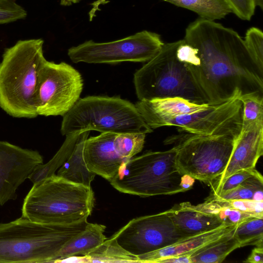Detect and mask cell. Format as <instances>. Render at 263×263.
<instances>
[{"label": "cell", "instance_id": "9c48e42d", "mask_svg": "<svg viewBox=\"0 0 263 263\" xmlns=\"http://www.w3.org/2000/svg\"><path fill=\"white\" fill-rule=\"evenodd\" d=\"M164 44L160 34L143 30L112 42L97 43L87 41L69 48L67 54L75 63L147 62L157 54Z\"/></svg>", "mask_w": 263, "mask_h": 263}, {"label": "cell", "instance_id": "e575fe53", "mask_svg": "<svg viewBox=\"0 0 263 263\" xmlns=\"http://www.w3.org/2000/svg\"><path fill=\"white\" fill-rule=\"evenodd\" d=\"M81 0H61V5L62 6H70L72 4L79 2Z\"/></svg>", "mask_w": 263, "mask_h": 263}, {"label": "cell", "instance_id": "2e32d148", "mask_svg": "<svg viewBox=\"0 0 263 263\" xmlns=\"http://www.w3.org/2000/svg\"><path fill=\"white\" fill-rule=\"evenodd\" d=\"M166 212L176 228L185 237L211 231L225 224L216 215L196 210L189 202L176 204Z\"/></svg>", "mask_w": 263, "mask_h": 263}, {"label": "cell", "instance_id": "8992f818", "mask_svg": "<svg viewBox=\"0 0 263 263\" xmlns=\"http://www.w3.org/2000/svg\"><path fill=\"white\" fill-rule=\"evenodd\" d=\"M96 130L101 133H152L135 104L119 97L87 96L80 98L64 116L61 133Z\"/></svg>", "mask_w": 263, "mask_h": 263}, {"label": "cell", "instance_id": "cb8c5ba5", "mask_svg": "<svg viewBox=\"0 0 263 263\" xmlns=\"http://www.w3.org/2000/svg\"><path fill=\"white\" fill-rule=\"evenodd\" d=\"M263 189V178L259 173L246 179L237 187L218 195L213 196L211 199L218 200L236 199L252 200L254 192Z\"/></svg>", "mask_w": 263, "mask_h": 263}, {"label": "cell", "instance_id": "7402d4cb", "mask_svg": "<svg viewBox=\"0 0 263 263\" xmlns=\"http://www.w3.org/2000/svg\"><path fill=\"white\" fill-rule=\"evenodd\" d=\"M77 132L66 136V139L54 156L46 163L38 165L28 179L34 184L55 174V171L67 160L71 154L80 134Z\"/></svg>", "mask_w": 263, "mask_h": 263}, {"label": "cell", "instance_id": "8fae6325", "mask_svg": "<svg viewBox=\"0 0 263 263\" xmlns=\"http://www.w3.org/2000/svg\"><path fill=\"white\" fill-rule=\"evenodd\" d=\"M146 134L104 133L86 139L84 158L88 169L109 182L122 164L140 153Z\"/></svg>", "mask_w": 263, "mask_h": 263}, {"label": "cell", "instance_id": "1f68e13d", "mask_svg": "<svg viewBox=\"0 0 263 263\" xmlns=\"http://www.w3.org/2000/svg\"><path fill=\"white\" fill-rule=\"evenodd\" d=\"M247 263H263V247L254 248L248 257L243 261Z\"/></svg>", "mask_w": 263, "mask_h": 263}, {"label": "cell", "instance_id": "44dd1931", "mask_svg": "<svg viewBox=\"0 0 263 263\" xmlns=\"http://www.w3.org/2000/svg\"><path fill=\"white\" fill-rule=\"evenodd\" d=\"M188 9L199 17L212 21L220 20L232 13L226 0H161Z\"/></svg>", "mask_w": 263, "mask_h": 263}, {"label": "cell", "instance_id": "d6a6232c", "mask_svg": "<svg viewBox=\"0 0 263 263\" xmlns=\"http://www.w3.org/2000/svg\"><path fill=\"white\" fill-rule=\"evenodd\" d=\"M191 263L189 255L170 257L160 260L158 263Z\"/></svg>", "mask_w": 263, "mask_h": 263}, {"label": "cell", "instance_id": "83f0119b", "mask_svg": "<svg viewBox=\"0 0 263 263\" xmlns=\"http://www.w3.org/2000/svg\"><path fill=\"white\" fill-rule=\"evenodd\" d=\"M259 173V172L255 168L239 171L227 178L217 189L213 192V196L224 193L237 187L247 178Z\"/></svg>", "mask_w": 263, "mask_h": 263}, {"label": "cell", "instance_id": "603a6c76", "mask_svg": "<svg viewBox=\"0 0 263 263\" xmlns=\"http://www.w3.org/2000/svg\"><path fill=\"white\" fill-rule=\"evenodd\" d=\"M240 247H263V217L252 216L239 223L233 233Z\"/></svg>", "mask_w": 263, "mask_h": 263}, {"label": "cell", "instance_id": "3957f363", "mask_svg": "<svg viewBox=\"0 0 263 263\" xmlns=\"http://www.w3.org/2000/svg\"><path fill=\"white\" fill-rule=\"evenodd\" d=\"M88 223L85 219L69 224L43 223L22 216L0 223V263L54 262L64 245Z\"/></svg>", "mask_w": 263, "mask_h": 263}, {"label": "cell", "instance_id": "30bf717a", "mask_svg": "<svg viewBox=\"0 0 263 263\" xmlns=\"http://www.w3.org/2000/svg\"><path fill=\"white\" fill-rule=\"evenodd\" d=\"M83 88L77 70L65 62L46 60L39 71L35 91L37 116H64L80 99Z\"/></svg>", "mask_w": 263, "mask_h": 263}, {"label": "cell", "instance_id": "4dcf8cb0", "mask_svg": "<svg viewBox=\"0 0 263 263\" xmlns=\"http://www.w3.org/2000/svg\"><path fill=\"white\" fill-rule=\"evenodd\" d=\"M216 215L219 219L225 224H237L252 216H262L253 213L245 212L227 206H221Z\"/></svg>", "mask_w": 263, "mask_h": 263}, {"label": "cell", "instance_id": "4fadbf2b", "mask_svg": "<svg viewBox=\"0 0 263 263\" xmlns=\"http://www.w3.org/2000/svg\"><path fill=\"white\" fill-rule=\"evenodd\" d=\"M43 163L38 151L0 140V206L17 198L18 187Z\"/></svg>", "mask_w": 263, "mask_h": 263}, {"label": "cell", "instance_id": "ac0fdd59", "mask_svg": "<svg viewBox=\"0 0 263 263\" xmlns=\"http://www.w3.org/2000/svg\"><path fill=\"white\" fill-rule=\"evenodd\" d=\"M90 131L82 132L74 147L57 175L71 182L90 186L96 174L90 171L84 158V146Z\"/></svg>", "mask_w": 263, "mask_h": 263}, {"label": "cell", "instance_id": "5b68a950", "mask_svg": "<svg viewBox=\"0 0 263 263\" xmlns=\"http://www.w3.org/2000/svg\"><path fill=\"white\" fill-rule=\"evenodd\" d=\"M181 40L164 43L134 75L139 101L179 97L197 104L210 103L189 70L176 56Z\"/></svg>", "mask_w": 263, "mask_h": 263}, {"label": "cell", "instance_id": "7a4b0ae2", "mask_svg": "<svg viewBox=\"0 0 263 263\" xmlns=\"http://www.w3.org/2000/svg\"><path fill=\"white\" fill-rule=\"evenodd\" d=\"M41 39L18 41L0 63V107L17 118L37 117L35 95L39 71L46 60Z\"/></svg>", "mask_w": 263, "mask_h": 263}, {"label": "cell", "instance_id": "ba28073f", "mask_svg": "<svg viewBox=\"0 0 263 263\" xmlns=\"http://www.w3.org/2000/svg\"><path fill=\"white\" fill-rule=\"evenodd\" d=\"M180 132L164 142L177 148V164L180 172L211 184L224 172L237 137Z\"/></svg>", "mask_w": 263, "mask_h": 263}, {"label": "cell", "instance_id": "836d02e7", "mask_svg": "<svg viewBox=\"0 0 263 263\" xmlns=\"http://www.w3.org/2000/svg\"><path fill=\"white\" fill-rule=\"evenodd\" d=\"M195 179L187 174H184L182 178L180 183V186L182 189L183 192L190 190L195 182Z\"/></svg>", "mask_w": 263, "mask_h": 263}, {"label": "cell", "instance_id": "f546056e", "mask_svg": "<svg viewBox=\"0 0 263 263\" xmlns=\"http://www.w3.org/2000/svg\"><path fill=\"white\" fill-rule=\"evenodd\" d=\"M232 11L238 18L249 21L255 14V0H226Z\"/></svg>", "mask_w": 263, "mask_h": 263}, {"label": "cell", "instance_id": "4316f807", "mask_svg": "<svg viewBox=\"0 0 263 263\" xmlns=\"http://www.w3.org/2000/svg\"><path fill=\"white\" fill-rule=\"evenodd\" d=\"M26 10L17 4L16 0H0V24L8 23L24 19Z\"/></svg>", "mask_w": 263, "mask_h": 263}, {"label": "cell", "instance_id": "277c9868", "mask_svg": "<svg viewBox=\"0 0 263 263\" xmlns=\"http://www.w3.org/2000/svg\"><path fill=\"white\" fill-rule=\"evenodd\" d=\"M94 203L91 186L54 174L33 184L24 199L22 216L43 223L72 224L87 219Z\"/></svg>", "mask_w": 263, "mask_h": 263}, {"label": "cell", "instance_id": "6da1fadb", "mask_svg": "<svg viewBox=\"0 0 263 263\" xmlns=\"http://www.w3.org/2000/svg\"><path fill=\"white\" fill-rule=\"evenodd\" d=\"M176 56L211 104L227 101L238 91L263 95V72L243 39L215 21L199 17L190 23Z\"/></svg>", "mask_w": 263, "mask_h": 263}, {"label": "cell", "instance_id": "d590c367", "mask_svg": "<svg viewBox=\"0 0 263 263\" xmlns=\"http://www.w3.org/2000/svg\"><path fill=\"white\" fill-rule=\"evenodd\" d=\"M256 6L260 7L261 9L263 8V0H255Z\"/></svg>", "mask_w": 263, "mask_h": 263}, {"label": "cell", "instance_id": "e0dca14e", "mask_svg": "<svg viewBox=\"0 0 263 263\" xmlns=\"http://www.w3.org/2000/svg\"><path fill=\"white\" fill-rule=\"evenodd\" d=\"M105 229L104 225L88 222L83 231L64 245L57 256L54 262L71 257L85 256L106 239L104 234Z\"/></svg>", "mask_w": 263, "mask_h": 263}, {"label": "cell", "instance_id": "d6986e66", "mask_svg": "<svg viewBox=\"0 0 263 263\" xmlns=\"http://www.w3.org/2000/svg\"><path fill=\"white\" fill-rule=\"evenodd\" d=\"M235 230V229H234ZM199 248L190 255L191 263H220L240 243L233 235L234 231Z\"/></svg>", "mask_w": 263, "mask_h": 263}, {"label": "cell", "instance_id": "7c38bea8", "mask_svg": "<svg viewBox=\"0 0 263 263\" xmlns=\"http://www.w3.org/2000/svg\"><path fill=\"white\" fill-rule=\"evenodd\" d=\"M112 236L121 247L137 256L186 237L176 228L166 211L134 218Z\"/></svg>", "mask_w": 263, "mask_h": 263}, {"label": "cell", "instance_id": "9a60e30c", "mask_svg": "<svg viewBox=\"0 0 263 263\" xmlns=\"http://www.w3.org/2000/svg\"><path fill=\"white\" fill-rule=\"evenodd\" d=\"M237 224H224L211 231L184 237L166 247L137 256L139 262L158 263L170 257L190 255L199 248L233 231Z\"/></svg>", "mask_w": 263, "mask_h": 263}, {"label": "cell", "instance_id": "5bb4252c", "mask_svg": "<svg viewBox=\"0 0 263 263\" xmlns=\"http://www.w3.org/2000/svg\"><path fill=\"white\" fill-rule=\"evenodd\" d=\"M262 154L263 120H261L241 128L224 172L210 184L212 191L234 173L242 170L255 168Z\"/></svg>", "mask_w": 263, "mask_h": 263}, {"label": "cell", "instance_id": "52a82bcc", "mask_svg": "<svg viewBox=\"0 0 263 263\" xmlns=\"http://www.w3.org/2000/svg\"><path fill=\"white\" fill-rule=\"evenodd\" d=\"M177 148L149 151L123 162L109 181L118 191L142 197L183 192Z\"/></svg>", "mask_w": 263, "mask_h": 263}, {"label": "cell", "instance_id": "d4e9b609", "mask_svg": "<svg viewBox=\"0 0 263 263\" xmlns=\"http://www.w3.org/2000/svg\"><path fill=\"white\" fill-rule=\"evenodd\" d=\"M243 107L242 127L263 120V95L248 93L239 96Z\"/></svg>", "mask_w": 263, "mask_h": 263}, {"label": "cell", "instance_id": "ffe728a7", "mask_svg": "<svg viewBox=\"0 0 263 263\" xmlns=\"http://www.w3.org/2000/svg\"><path fill=\"white\" fill-rule=\"evenodd\" d=\"M77 257L85 262H139L138 257L121 247L112 236L85 256Z\"/></svg>", "mask_w": 263, "mask_h": 263}, {"label": "cell", "instance_id": "484cf974", "mask_svg": "<svg viewBox=\"0 0 263 263\" xmlns=\"http://www.w3.org/2000/svg\"><path fill=\"white\" fill-rule=\"evenodd\" d=\"M251 58L259 69L263 72V32L257 27L249 28L243 39Z\"/></svg>", "mask_w": 263, "mask_h": 263}, {"label": "cell", "instance_id": "f1b7e54d", "mask_svg": "<svg viewBox=\"0 0 263 263\" xmlns=\"http://www.w3.org/2000/svg\"><path fill=\"white\" fill-rule=\"evenodd\" d=\"M215 200H217L221 206H229L242 212L263 216V201L249 199Z\"/></svg>", "mask_w": 263, "mask_h": 263}]
</instances>
